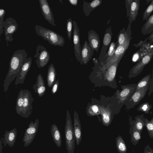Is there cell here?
<instances>
[{"mask_svg": "<svg viewBox=\"0 0 153 153\" xmlns=\"http://www.w3.org/2000/svg\"><path fill=\"white\" fill-rule=\"evenodd\" d=\"M112 35L111 27H108L104 33L102 46L99 57V60L101 62H105L106 60L107 51L111 43Z\"/></svg>", "mask_w": 153, "mask_h": 153, "instance_id": "obj_10", "label": "cell"}, {"mask_svg": "<svg viewBox=\"0 0 153 153\" xmlns=\"http://www.w3.org/2000/svg\"><path fill=\"white\" fill-rule=\"evenodd\" d=\"M133 0H126L125 4L126 9L127 16L129 17L131 9V4L133 2Z\"/></svg>", "mask_w": 153, "mask_h": 153, "instance_id": "obj_43", "label": "cell"}, {"mask_svg": "<svg viewBox=\"0 0 153 153\" xmlns=\"http://www.w3.org/2000/svg\"><path fill=\"white\" fill-rule=\"evenodd\" d=\"M5 11L3 9H0V36L3 33V25L4 23V18L5 14Z\"/></svg>", "mask_w": 153, "mask_h": 153, "instance_id": "obj_40", "label": "cell"}, {"mask_svg": "<svg viewBox=\"0 0 153 153\" xmlns=\"http://www.w3.org/2000/svg\"><path fill=\"white\" fill-rule=\"evenodd\" d=\"M116 49V43L114 42H111L109 47L108 50L107 52L105 62L107 63L113 56Z\"/></svg>", "mask_w": 153, "mask_h": 153, "instance_id": "obj_35", "label": "cell"}, {"mask_svg": "<svg viewBox=\"0 0 153 153\" xmlns=\"http://www.w3.org/2000/svg\"><path fill=\"white\" fill-rule=\"evenodd\" d=\"M145 127L147 129L149 137L153 138V117L150 121L146 119Z\"/></svg>", "mask_w": 153, "mask_h": 153, "instance_id": "obj_38", "label": "cell"}, {"mask_svg": "<svg viewBox=\"0 0 153 153\" xmlns=\"http://www.w3.org/2000/svg\"><path fill=\"white\" fill-rule=\"evenodd\" d=\"M152 75L148 74L143 77L137 84L136 91L147 86H150Z\"/></svg>", "mask_w": 153, "mask_h": 153, "instance_id": "obj_33", "label": "cell"}, {"mask_svg": "<svg viewBox=\"0 0 153 153\" xmlns=\"http://www.w3.org/2000/svg\"><path fill=\"white\" fill-rule=\"evenodd\" d=\"M143 153H153V149L147 145L145 147Z\"/></svg>", "mask_w": 153, "mask_h": 153, "instance_id": "obj_46", "label": "cell"}, {"mask_svg": "<svg viewBox=\"0 0 153 153\" xmlns=\"http://www.w3.org/2000/svg\"><path fill=\"white\" fill-rule=\"evenodd\" d=\"M66 121L65 134L66 149L68 153H74L76 140L71 117L68 110L66 111Z\"/></svg>", "mask_w": 153, "mask_h": 153, "instance_id": "obj_3", "label": "cell"}, {"mask_svg": "<svg viewBox=\"0 0 153 153\" xmlns=\"http://www.w3.org/2000/svg\"><path fill=\"white\" fill-rule=\"evenodd\" d=\"M35 29L36 34L48 41L50 44L60 47L64 46V38L56 32L37 25L35 26Z\"/></svg>", "mask_w": 153, "mask_h": 153, "instance_id": "obj_2", "label": "cell"}, {"mask_svg": "<svg viewBox=\"0 0 153 153\" xmlns=\"http://www.w3.org/2000/svg\"><path fill=\"white\" fill-rule=\"evenodd\" d=\"M152 108V105L148 102H144L140 104L137 108V110L141 111L145 114H148L150 110Z\"/></svg>", "mask_w": 153, "mask_h": 153, "instance_id": "obj_36", "label": "cell"}, {"mask_svg": "<svg viewBox=\"0 0 153 153\" xmlns=\"http://www.w3.org/2000/svg\"><path fill=\"white\" fill-rule=\"evenodd\" d=\"M73 43L74 54L78 62H80L81 58V48L80 43L79 30L77 23L74 20L73 21Z\"/></svg>", "mask_w": 153, "mask_h": 153, "instance_id": "obj_11", "label": "cell"}, {"mask_svg": "<svg viewBox=\"0 0 153 153\" xmlns=\"http://www.w3.org/2000/svg\"><path fill=\"white\" fill-rule=\"evenodd\" d=\"M36 58V63L39 68H42L48 64L50 58L49 52L43 45L38 44L36 47V53L34 56Z\"/></svg>", "mask_w": 153, "mask_h": 153, "instance_id": "obj_5", "label": "cell"}, {"mask_svg": "<svg viewBox=\"0 0 153 153\" xmlns=\"http://www.w3.org/2000/svg\"><path fill=\"white\" fill-rule=\"evenodd\" d=\"M129 132L131 135V141L136 146L141 138V133L130 126Z\"/></svg>", "mask_w": 153, "mask_h": 153, "instance_id": "obj_31", "label": "cell"}, {"mask_svg": "<svg viewBox=\"0 0 153 153\" xmlns=\"http://www.w3.org/2000/svg\"><path fill=\"white\" fill-rule=\"evenodd\" d=\"M149 43L150 44H153V39L149 41Z\"/></svg>", "mask_w": 153, "mask_h": 153, "instance_id": "obj_50", "label": "cell"}, {"mask_svg": "<svg viewBox=\"0 0 153 153\" xmlns=\"http://www.w3.org/2000/svg\"><path fill=\"white\" fill-rule=\"evenodd\" d=\"M33 88L35 92L40 97L43 96L45 94L46 88L43 78L40 74L37 76L36 82L33 85Z\"/></svg>", "mask_w": 153, "mask_h": 153, "instance_id": "obj_18", "label": "cell"}, {"mask_svg": "<svg viewBox=\"0 0 153 153\" xmlns=\"http://www.w3.org/2000/svg\"><path fill=\"white\" fill-rule=\"evenodd\" d=\"M88 111L90 115L92 116L96 115L100 113L99 108L96 105L91 106L88 109Z\"/></svg>", "mask_w": 153, "mask_h": 153, "instance_id": "obj_41", "label": "cell"}, {"mask_svg": "<svg viewBox=\"0 0 153 153\" xmlns=\"http://www.w3.org/2000/svg\"><path fill=\"white\" fill-rule=\"evenodd\" d=\"M130 42V41H127L124 44L119 45L117 47L113 56L106 63V66L107 68L115 61L121 60L128 48Z\"/></svg>", "mask_w": 153, "mask_h": 153, "instance_id": "obj_13", "label": "cell"}, {"mask_svg": "<svg viewBox=\"0 0 153 153\" xmlns=\"http://www.w3.org/2000/svg\"><path fill=\"white\" fill-rule=\"evenodd\" d=\"M74 131L77 145L80 143L82 140V131L80 121L78 115L76 111L74 113Z\"/></svg>", "mask_w": 153, "mask_h": 153, "instance_id": "obj_21", "label": "cell"}, {"mask_svg": "<svg viewBox=\"0 0 153 153\" xmlns=\"http://www.w3.org/2000/svg\"><path fill=\"white\" fill-rule=\"evenodd\" d=\"M153 56V47L150 51L139 60L130 70L128 76L130 78H134L138 75L143 71L144 67L149 64Z\"/></svg>", "mask_w": 153, "mask_h": 153, "instance_id": "obj_4", "label": "cell"}, {"mask_svg": "<svg viewBox=\"0 0 153 153\" xmlns=\"http://www.w3.org/2000/svg\"><path fill=\"white\" fill-rule=\"evenodd\" d=\"M27 56L28 53L24 49L17 50L13 54L9 63L8 72L4 80L3 91L4 92L7 91L11 82L19 75Z\"/></svg>", "mask_w": 153, "mask_h": 153, "instance_id": "obj_1", "label": "cell"}, {"mask_svg": "<svg viewBox=\"0 0 153 153\" xmlns=\"http://www.w3.org/2000/svg\"><path fill=\"white\" fill-rule=\"evenodd\" d=\"M120 61L117 60L111 64L108 67L105 75L106 79L109 81L114 80L115 77L118 65Z\"/></svg>", "mask_w": 153, "mask_h": 153, "instance_id": "obj_27", "label": "cell"}, {"mask_svg": "<svg viewBox=\"0 0 153 153\" xmlns=\"http://www.w3.org/2000/svg\"><path fill=\"white\" fill-rule=\"evenodd\" d=\"M94 50L86 40L85 41L81 48V64L86 65L91 58Z\"/></svg>", "mask_w": 153, "mask_h": 153, "instance_id": "obj_14", "label": "cell"}, {"mask_svg": "<svg viewBox=\"0 0 153 153\" xmlns=\"http://www.w3.org/2000/svg\"><path fill=\"white\" fill-rule=\"evenodd\" d=\"M149 86L142 88L135 91L125 102L127 108H132L138 104L145 97Z\"/></svg>", "mask_w": 153, "mask_h": 153, "instance_id": "obj_8", "label": "cell"}, {"mask_svg": "<svg viewBox=\"0 0 153 153\" xmlns=\"http://www.w3.org/2000/svg\"><path fill=\"white\" fill-rule=\"evenodd\" d=\"M153 39V32L152 33L148 38V39L150 41Z\"/></svg>", "mask_w": 153, "mask_h": 153, "instance_id": "obj_49", "label": "cell"}, {"mask_svg": "<svg viewBox=\"0 0 153 153\" xmlns=\"http://www.w3.org/2000/svg\"><path fill=\"white\" fill-rule=\"evenodd\" d=\"M137 84H133L122 86V90L118 94V99L123 102L128 100L135 91Z\"/></svg>", "mask_w": 153, "mask_h": 153, "instance_id": "obj_16", "label": "cell"}, {"mask_svg": "<svg viewBox=\"0 0 153 153\" xmlns=\"http://www.w3.org/2000/svg\"><path fill=\"white\" fill-rule=\"evenodd\" d=\"M24 103L20 116L22 117L27 118L33 111L32 103L34 100L31 93L27 89H24Z\"/></svg>", "mask_w": 153, "mask_h": 153, "instance_id": "obj_9", "label": "cell"}, {"mask_svg": "<svg viewBox=\"0 0 153 153\" xmlns=\"http://www.w3.org/2000/svg\"><path fill=\"white\" fill-rule=\"evenodd\" d=\"M18 24L13 18L10 17L6 19L3 25L4 34L7 45L9 46L8 42L13 40V34L17 30Z\"/></svg>", "mask_w": 153, "mask_h": 153, "instance_id": "obj_7", "label": "cell"}, {"mask_svg": "<svg viewBox=\"0 0 153 153\" xmlns=\"http://www.w3.org/2000/svg\"><path fill=\"white\" fill-rule=\"evenodd\" d=\"M131 23H129L126 30V35L127 37V39L130 41L132 39V37H131Z\"/></svg>", "mask_w": 153, "mask_h": 153, "instance_id": "obj_44", "label": "cell"}, {"mask_svg": "<svg viewBox=\"0 0 153 153\" xmlns=\"http://www.w3.org/2000/svg\"><path fill=\"white\" fill-rule=\"evenodd\" d=\"M2 141V140L0 139V153H2V150L3 149Z\"/></svg>", "mask_w": 153, "mask_h": 153, "instance_id": "obj_48", "label": "cell"}, {"mask_svg": "<svg viewBox=\"0 0 153 153\" xmlns=\"http://www.w3.org/2000/svg\"><path fill=\"white\" fill-rule=\"evenodd\" d=\"M68 1L71 4L75 6H76L78 3V0H69Z\"/></svg>", "mask_w": 153, "mask_h": 153, "instance_id": "obj_47", "label": "cell"}, {"mask_svg": "<svg viewBox=\"0 0 153 153\" xmlns=\"http://www.w3.org/2000/svg\"><path fill=\"white\" fill-rule=\"evenodd\" d=\"M39 1L42 14L45 19L52 25L56 26L53 14L47 0H39Z\"/></svg>", "mask_w": 153, "mask_h": 153, "instance_id": "obj_12", "label": "cell"}, {"mask_svg": "<svg viewBox=\"0 0 153 153\" xmlns=\"http://www.w3.org/2000/svg\"><path fill=\"white\" fill-rule=\"evenodd\" d=\"M56 76L55 68L54 65L51 63L48 66L47 75V85L49 88H51L56 81Z\"/></svg>", "mask_w": 153, "mask_h": 153, "instance_id": "obj_26", "label": "cell"}, {"mask_svg": "<svg viewBox=\"0 0 153 153\" xmlns=\"http://www.w3.org/2000/svg\"><path fill=\"white\" fill-rule=\"evenodd\" d=\"M153 32V14L146 20L141 28V32L144 35H148Z\"/></svg>", "mask_w": 153, "mask_h": 153, "instance_id": "obj_28", "label": "cell"}, {"mask_svg": "<svg viewBox=\"0 0 153 153\" xmlns=\"http://www.w3.org/2000/svg\"><path fill=\"white\" fill-rule=\"evenodd\" d=\"M102 1V0H94L91 2H88L83 0V10L85 16H88L92 10L101 4Z\"/></svg>", "mask_w": 153, "mask_h": 153, "instance_id": "obj_22", "label": "cell"}, {"mask_svg": "<svg viewBox=\"0 0 153 153\" xmlns=\"http://www.w3.org/2000/svg\"><path fill=\"white\" fill-rule=\"evenodd\" d=\"M134 117V120H132L131 118L130 119V126L141 133L145 127L147 118L144 117L143 114L135 116Z\"/></svg>", "mask_w": 153, "mask_h": 153, "instance_id": "obj_20", "label": "cell"}, {"mask_svg": "<svg viewBox=\"0 0 153 153\" xmlns=\"http://www.w3.org/2000/svg\"><path fill=\"white\" fill-rule=\"evenodd\" d=\"M101 113L103 124L105 126H108L111 123V117L110 111L109 110L104 107H100Z\"/></svg>", "mask_w": 153, "mask_h": 153, "instance_id": "obj_29", "label": "cell"}, {"mask_svg": "<svg viewBox=\"0 0 153 153\" xmlns=\"http://www.w3.org/2000/svg\"><path fill=\"white\" fill-rule=\"evenodd\" d=\"M88 39L91 48L97 52L100 45V37L98 33L93 30H90L88 33Z\"/></svg>", "mask_w": 153, "mask_h": 153, "instance_id": "obj_19", "label": "cell"}, {"mask_svg": "<svg viewBox=\"0 0 153 153\" xmlns=\"http://www.w3.org/2000/svg\"><path fill=\"white\" fill-rule=\"evenodd\" d=\"M51 132L53 140L57 146L60 148L62 145V137L60 131L57 126L53 124L51 125Z\"/></svg>", "mask_w": 153, "mask_h": 153, "instance_id": "obj_23", "label": "cell"}, {"mask_svg": "<svg viewBox=\"0 0 153 153\" xmlns=\"http://www.w3.org/2000/svg\"><path fill=\"white\" fill-rule=\"evenodd\" d=\"M17 136L16 128H13L9 131L6 130L4 135V137H0L4 144V146L7 145L13 147L15 143Z\"/></svg>", "mask_w": 153, "mask_h": 153, "instance_id": "obj_17", "label": "cell"}, {"mask_svg": "<svg viewBox=\"0 0 153 153\" xmlns=\"http://www.w3.org/2000/svg\"><path fill=\"white\" fill-rule=\"evenodd\" d=\"M24 90L21 89L19 92L16 101L15 109L17 114L20 115L24 103Z\"/></svg>", "mask_w": 153, "mask_h": 153, "instance_id": "obj_30", "label": "cell"}, {"mask_svg": "<svg viewBox=\"0 0 153 153\" xmlns=\"http://www.w3.org/2000/svg\"><path fill=\"white\" fill-rule=\"evenodd\" d=\"M73 26V21L71 18H69L67 20L66 24V31L69 40H70L71 38Z\"/></svg>", "mask_w": 153, "mask_h": 153, "instance_id": "obj_39", "label": "cell"}, {"mask_svg": "<svg viewBox=\"0 0 153 153\" xmlns=\"http://www.w3.org/2000/svg\"><path fill=\"white\" fill-rule=\"evenodd\" d=\"M117 42L116 43V48L120 45L124 44L127 41H130L127 39L126 30L123 27L120 31L117 37Z\"/></svg>", "mask_w": 153, "mask_h": 153, "instance_id": "obj_34", "label": "cell"}, {"mask_svg": "<svg viewBox=\"0 0 153 153\" xmlns=\"http://www.w3.org/2000/svg\"><path fill=\"white\" fill-rule=\"evenodd\" d=\"M148 45L143 46L133 54L132 61L133 63L137 62L144 56L149 53L153 47H150Z\"/></svg>", "mask_w": 153, "mask_h": 153, "instance_id": "obj_24", "label": "cell"}, {"mask_svg": "<svg viewBox=\"0 0 153 153\" xmlns=\"http://www.w3.org/2000/svg\"><path fill=\"white\" fill-rule=\"evenodd\" d=\"M153 11V0H152L147 7L143 12V21L147 20Z\"/></svg>", "mask_w": 153, "mask_h": 153, "instance_id": "obj_37", "label": "cell"}, {"mask_svg": "<svg viewBox=\"0 0 153 153\" xmlns=\"http://www.w3.org/2000/svg\"><path fill=\"white\" fill-rule=\"evenodd\" d=\"M59 86V80L57 79L51 87V92L52 94H54L57 93L58 90Z\"/></svg>", "mask_w": 153, "mask_h": 153, "instance_id": "obj_42", "label": "cell"}, {"mask_svg": "<svg viewBox=\"0 0 153 153\" xmlns=\"http://www.w3.org/2000/svg\"><path fill=\"white\" fill-rule=\"evenodd\" d=\"M140 0H133L131 4L130 13L128 17L129 23L135 21L138 14L140 9Z\"/></svg>", "mask_w": 153, "mask_h": 153, "instance_id": "obj_25", "label": "cell"}, {"mask_svg": "<svg viewBox=\"0 0 153 153\" xmlns=\"http://www.w3.org/2000/svg\"><path fill=\"white\" fill-rule=\"evenodd\" d=\"M32 60L31 57L27 58L22 65L19 75L16 78L14 84L17 85L19 84L24 83L26 77L31 66Z\"/></svg>", "mask_w": 153, "mask_h": 153, "instance_id": "obj_15", "label": "cell"}, {"mask_svg": "<svg viewBox=\"0 0 153 153\" xmlns=\"http://www.w3.org/2000/svg\"><path fill=\"white\" fill-rule=\"evenodd\" d=\"M116 147L119 153H126L127 147L126 143L120 135L116 138Z\"/></svg>", "mask_w": 153, "mask_h": 153, "instance_id": "obj_32", "label": "cell"}, {"mask_svg": "<svg viewBox=\"0 0 153 153\" xmlns=\"http://www.w3.org/2000/svg\"><path fill=\"white\" fill-rule=\"evenodd\" d=\"M153 92V68L152 71V76L151 82L150 83V86L149 89V92L148 93V96L150 97L151 94Z\"/></svg>", "mask_w": 153, "mask_h": 153, "instance_id": "obj_45", "label": "cell"}, {"mask_svg": "<svg viewBox=\"0 0 153 153\" xmlns=\"http://www.w3.org/2000/svg\"><path fill=\"white\" fill-rule=\"evenodd\" d=\"M39 122V119L37 118L34 123L31 121L27 128L25 129L23 138L25 147L29 146L35 138L38 131Z\"/></svg>", "mask_w": 153, "mask_h": 153, "instance_id": "obj_6", "label": "cell"}]
</instances>
